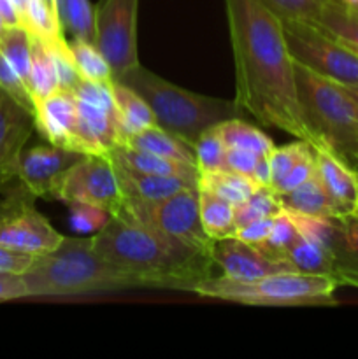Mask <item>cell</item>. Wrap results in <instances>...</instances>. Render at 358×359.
<instances>
[{
    "label": "cell",
    "instance_id": "cell-1",
    "mask_svg": "<svg viewBox=\"0 0 358 359\" xmlns=\"http://www.w3.org/2000/svg\"><path fill=\"white\" fill-rule=\"evenodd\" d=\"M223 2L235 67V104L260 125L311 144L283 21L262 0Z\"/></svg>",
    "mask_w": 358,
    "mask_h": 359
},
{
    "label": "cell",
    "instance_id": "cell-2",
    "mask_svg": "<svg viewBox=\"0 0 358 359\" xmlns=\"http://www.w3.org/2000/svg\"><path fill=\"white\" fill-rule=\"evenodd\" d=\"M100 258L135 277L142 287L192 291L200 280L213 277V252L154 231L137 221L111 216L93 235Z\"/></svg>",
    "mask_w": 358,
    "mask_h": 359
},
{
    "label": "cell",
    "instance_id": "cell-3",
    "mask_svg": "<svg viewBox=\"0 0 358 359\" xmlns=\"http://www.w3.org/2000/svg\"><path fill=\"white\" fill-rule=\"evenodd\" d=\"M21 277L28 298L86 297L142 287L135 277L97 255L93 237H63L58 248L35 256Z\"/></svg>",
    "mask_w": 358,
    "mask_h": 359
},
{
    "label": "cell",
    "instance_id": "cell-4",
    "mask_svg": "<svg viewBox=\"0 0 358 359\" xmlns=\"http://www.w3.org/2000/svg\"><path fill=\"white\" fill-rule=\"evenodd\" d=\"M298 105L311 146L358 175V107L339 83L295 63Z\"/></svg>",
    "mask_w": 358,
    "mask_h": 359
},
{
    "label": "cell",
    "instance_id": "cell-5",
    "mask_svg": "<svg viewBox=\"0 0 358 359\" xmlns=\"http://www.w3.org/2000/svg\"><path fill=\"white\" fill-rule=\"evenodd\" d=\"M118 81L146 100L160 128L192 147L204 132L244 114L235 100L193 93L168 83L142 65L126 72Z\"/></svg>",
    "mask_w": 358,
    "mask_h": 359
},
{
    "label": "cell",
    "instance_id": "cell-6",
    "mask_svg": "<svg viewBox=\"0 0 358 359\" xmlns=\"http://www.w3.org/2000/svg\"><path fill=\"white\" fill-rule=\"evenodd\" d=\"M339 283L332 277L300 272H279L253 280L209 277L195 284L192 293L204 298L260 307H330L336 305Z\"/></svg>",
    "mask_w": 358,
    "mask_h": 359
},
{
    "label": "cell",
    "instance_id": "cell-7",
    "mask_svg": "<svg viewBox=\"0 0 358 359\" xmlns=\"http://www.w3.org/2000/svg\"><path fill=\"white\" fill-rule=\"evenodd\" d=\"M118 216L137 221L204 252H213L214 241L207 237L200 221L199 188H185L154 202L125 200Z\"/></svg>",
    "mask_w": 358,
    "mask_h": 359
},
{
    "label": "cell",
    "instance_id": "cell-8",
    "mask_svg": "<svg viewBox=\"0 0 358 359\" xmlns=\"http://www.w3.org/2000/svg\"><path fill=\"white\" fill-rule=\"evenodd\" d=\"M284 37L295 63L344 86H358V55L312 23L286 21Z\"/></svg>",
    "mask_w": 358,
    "mask_h": 359
},
{
    "label": "cell",
    "instance_id": "cell-9",
    "mask_svg": "<svg viewBox=\"0 0 358 359\" xmlns=\"http://www.w3.org/2000/svg\"><path fill=\"white\" fill-rule=\"evenodd\" d=\"M49 200H62L67 205L88 203L111 216H118L125 202L111 158L98 154H84L67 168L53 184Z\"/></svg>",
    "mask_w": 358,
    "mask_h": 359
},
{
    "label": "cell",
    "instance_id": "cell-10",
    "mask_svg": "<svg viewBox=\"0 0 358 359\" xmlns=\"http://www.w3.org/2000/svg\"><path fill=\"white\" fill-rule=\"evenodd\" d=\"M137 13L139 0H98L93 7V42L107 60L114 81L140 65Z\"/></svg>",
    "mask_w": 358,
    "mask_h": 359
},
{
    "label": "cell",
    "instance_id": "cell-11",
    "mask_svg": "<svg viewBox=\"0 0 358 359\" xmlns=\"http://www.w3.org/2000/svg\"><path fill=\"white\" fill-rule=\"evenodd\" d=\"M37 196L20 181L0 202V244L28 255H44L63 241V235L35 209Z\"/></svg>",
    "mask_w": 358,
    "mask_h": 359
},
{
    "label": "cell",
    "instance_id": "cell-12",
    "mask_svg": "<svg viewBox=\"0 0 358 359\" xmlns=\"http://www.w3.org/2000/svg\"><path fill=\"white\" fill-rule=\"evenodd\" d=\"M34 130V114L0 88V189L18 181L21 154Z\"/></svg>",
    "mask_w": 358,
    "mask_h": 359
},
{
    "label": "cell",
    "instance_id": "cell-13",
    "mask_svg": "<svg viewBox=\"0 0 358 359\" xmlns=\"http://www.w3.org/2000/svg\"><path fill=\"white\" fill-rule=\"evenodd\" d=\"M35 130L53 146L84 153L79 137L77 102L72 91L58 90L49 97L35 102Z\"/></svg>",
    "mask_w": 358,
    "mask_h": 359
},
{
    "label": "cell",
    "instance_id": "cell-14",
    "mask_svg": "<svg viewBox=\"0 0 358 359\" xmlns=\"http://www.w3.org/2000/svg\"><path fill=\"white\" fill-rule=\"evenodd\" d=\"M84 154L46 144L25 149L20 160L18 181L37 198H48L56 179Z\"/></svg>",
    "mask_w": 358,
    "mask_h": 359
},
{
    "label": "cell",
    "instance_id": "cell-15",
    "mask_svg": "<svg viewBox=\"0 0 358 359\" xmlns=\"http://www.w3.org/2000/svg\"><path fill=\"white\" fill-rule=\"evenodd\" d=\"M213 262L220 266L223 277L234 280H253L270 273L293 272L286 265L274 262L255 245L242 242L237 237L214 241Z\"/></svg>",
    "mask_w": 358,
    "mask_h": 359
},
{
    "label": "cell",
    "instance_id": "cell-16",
    "mask_svg": "<svg viewBox=\"0 0 358 359\" xmlns=\"http://www.w3.org/2000/svg\"><path fill=\"white\" fill-rule=\"evenodd\" d=\"M316 170L332 202L336 217L358 212V175L323 149H314Z\"/></svg>",
    "mask_w": 358,
    "mask_h": 359
},
{
    "label": "cell",
    "instance_id": "cell-17",
    "mask_svg": "<svg viewBox=\"0 0 358 359\" xmlns=\"http://www.w3.org/2000/svg\"><path fill=\"white\" fill-rule=\"evenodd\" d=\"M107 156L111 158L112 163L128 168V170L164 175V177H178L188 184L199 186V168L193 167V165L179 163V161L157 156V154L147 153V151L133 149L128 146H116Z\"/></svg>",
    "mask_w": 358,
    "mask_h": 359
},
{
    "label": "cell",
    "instance_id": "cell-18",
    "mask_svg": "<svg viewBox=\"0 0 358 359\" xmlns=\"http://www.w3.org/2000/svg\"><path fill=\"white\" fill-rule=\"evenodd\" d=\"M333 233L330 252L336 263V280L339 286L358 287V212L332 217Z\"/></svg>",
    "mask_w": 358,
    "mask_h": 359
},
{
    "label": "cell",
    "instance_id": "cell-19",
    "mask_svg": "<svg viewBox=\"0 0 358 359\" xmlns=\"http://www.w3.org/2000/svg\"><path fill=\"white\" fill-rule=\"evenodd\" d=\"M114 165L118 175L119 189L125 200H140V202H154V200L167 198L185 188H199L178 177H164V175L142 174V172L128 170L125 167Z\"/></svg>",
    "mask_w": 358,
    "mask_h": 359
},
{
    "label": "cell",
    "instance_id": "cell-20",
    "mask_svg": "<svg viewBox=\"0 0 358 359\" xmlns=\"http://www.w3.org/2000/svg\"><path fill=\"white\" fill-rule=\"evenodd\" d=\"M121 146L147 151V153H153L157 154V156L168 158V160L179 161V163L197 167L195 151H193V147L190 146V144H186L185 140L179 139V137L168 133L167 130L160 128L158 125L147 126V128L139 130V132L130 133V135L123 140Z\"/></svg>",
    "mask_w": 358,
    "mask_h": 359
},
{
    "label": "cell",
    "instance_id": "cell-21",
    "mask_svg": "<svg viewBox=\"0 0 358 359\" xmlns=\"http://www.w3.org/2000/svg\"><path fill=\"white\" fill-rule=\"evenodd\" d=\"M276 196L281 209L288 210V212H297L312 217H325V219L336 217L332 202H330L329 195H326V189L323 186L321 179H319L318 170H314V174L307 181L302 182L298 188Z\"/></svg>",
    "mask_w": 358,
    "mask_h": 359
},
{
    "label": "cell",
    "instance_id": "cell-22",
    "mask_svg": "<svg viewBox=\"0 0 358 359\" xmlns=\"http://www.w3.org/2000/svg\"><path fill=\"white\" fill-rule=\"evenodd\" d=\"M199 209L202 228L211 241L235 237L237 224H235L234 205L228 200L199 186Z\"/></svg>",
    "mask_w": 358,
    "mask_h": 359
},
{
    "label": "cell",
    "instance_id": "cell-23",
    "mask_svg": "<svg viewBox=\"0 0 358 359\" xmlns=\"http://www.w3.org/2000/svg\"><path fill=\"white\" fill-rule=\"evenodd\" d=\"M112 97L121 123V144L130 133L157 125L150 105L139 93L119 81H112ZM119 144V146H121Z\"/></svg>",
    "mask_w": 358,
    "mask_h": 359
},
{
    "label": "cell",
    "instance_id": "cell-24",
    "mask_svg": "<svg viewBox=\"0 0 358 359\" xmlns=\"http://www.w3.org/2000/svg\"><path fill=\"white\" fill-rule=\"evenodd\" d=\"M283 262L293 272L326 276L336 280V263H333L332 252L323 245L302 237L300 233H298L293 245L288 249Z\"/></svg>",
    "mask_w": 358,
    "mask_h": 359
},
{
    "label": "cell",
    "instance_id": "cell-25",
    "mask_svg": "<svg viewBox=\"0 0 358 359\" xmlns=\"http://www.w3.org/2000/svg\"><path fill=\"white\" fill-rule=\"evenodd\" d=\"M28 88L35 102L49 97L60 90L58 74H56L55 60L51 51L41 39L32 35V62H30V79Z\"/></svg>",
    "mask_w": 358,
    "mask_h": 359
},
{
    "label": "cell",
    "instance_id": "cell-26",
    "mask_svg": "<svg viewBox=\"0 0 358 359\" xmlns=\"http://www.w3.org/2000/svg\"><path fill=\"white\" fill-rule=\"evenodd\" d=\"M312 25L358 49V13L343 0H329L319 20Z\"/></svg>",
    "mask_w": 358,
    "mask_h": 359
},
{
    "label": "cell",
    "instance_id": "cell-27",
    "mask_svg": "<svg viewBox=\"0 0 358 359\" xmlns=\"http://www.w3.org/2000/svg\"><path fill=\"white\" fill-rule=\"evenodd\" d=\"M23 27L30 32V35L41 39L46 44L65 41V28L58 11L44 0H28L23 13Z\"/></svg>",
    "mask_w": 358,
    "mask_h": 359
},
{
    "label": "cell",
    "instance_id": "cell-28",
    "mask_svg": "<svg viewBox=\"0 0 358 359\" xmlns=\"http://www.w3.org/2000/svg\"><path fill=\"white\" fill-rule=\"evenodd\" d=\"M216 128L227 149H248L260 156H269L270 151L276 147L262 130L248 125L241 118L228 119V121L218 125Z\"/></svg>",
    "mask_w": 358,
    "mask_h": 359
},
{
    "label": "cell",
    "instance_id": "cell-29",
    "mask_svg": "<svg viewBox=\"0 0 358 359\" xmlns=\"http://www.w3.org/2000/svg\"><path fill=\"white\" fill-rule=\"evenodd\" d=\"M199 186L211 189L213 193L220 195L221 198L228 200L232 205L246 202L256 189L260 188L255 181L246 175L237 174L232 170L211 172V174H200Z\"/></svg>",
    "mask_w": 358,
    "mask_h": 359
},
{
    "label": "cell",
    "instance_id": "cell-30",
    "mask_svg": "<svg viewBox=\"0 0 358 359\" xmlns=\"http://www.w3.org/2000/svg\"><path fill=\"white\" fill-rule=\"evenodd\" d=\"M69 48L81 79L93 81V83H111V81H114L107 60L104 58L100 49L95 46V42L88 41V39L74 37L69 42Z\"/></svg>",
    "mask_w": 358,
    "mask_h": 359
},
{
    "label": "cell",
    "instance_id": "cell-31",
    "mask_svg": "<svg viewBox=\"0 0 358 359\" xmlns=\"http://www.w3.org/2000/svg\"><path fill=\"white\" fill-rule=\"evenodd\" d=\"M0 51L28 84L32 62V35L25 27H6L0 34Z\"/></svg>",
    "mask_w": 358,
    "mask_h": 359
},
{
    "label": "cell",
    "instance_id": "cell-32",
    "mask_svg": "<svg viewBox=\"0 0 358 359\" xmlns=\"http://www.w3.org/2000/svg\"><path fill=\"white\" fill-rule=\"evenodd\" d=\"M56 9L65 32L93 42V7L90 0H56Z\"/></svg>",
    "mask_w": 358,
    "mask_h": 359
},
{
    "label": "cell",
    "instance_id": "cell-33",
    "mask_svg": "<svg viewBox=\"0 0 358 359\" xmlns=\"http://www.w3.org/2000/svg\"><path fill=\"white\" fill-rule=\"evenodd\" d=\"M199 174L228 170L227 168V146L221 140L216 126L209 128L193 144Z\"/></svg>",
    "mask_w": 358,
    "mask_h": 359
},
{
    "label": "cell",
    "instance_id": "cell-34",
    "mask_svg": "<svg viewBox=\"0 0 358 359\" xmlns=\"http://www.w3.org/2000/svg\"><path fill=\"white\" fill-rule=\"evenodd\" d=\"M298 230L293 224V221L290 219L286 210H281L279 214L274 219L272 231H270L269 237L263 242L256 244L255 248L260 249L265 256H269L270 259L277 263H283L284 265V255L288 252V249L293 245V242L297 241ZM290 269V266H288ZM291 270V269H290Z\"/></svg>",
    "mask_w": 358,
    "mask_h": 359
},
{
    "label": "cell",
    "instance_id": "cell-35",
    "mask_svg": "<svg viewBox=\"0 0 358 359\" xmlns=\"http://www.w3.org/2000/svg\"><path fill=\"white\" fill-rule=\"evenodd\" d=\"M281 210L283 209H281L279 202H277V196L274 195L272 189L258 188L248 200H246V202L234 207L235 224H237V228H241L255 219L277 216Z\"/></svg>",
    "mask_w": 358,
    "mask_h": 359
},
{
    "label": "cell",
    "instance_id": "cell-36",
    "mask_svg": "<svg viewBox=\"0 0 358 359\" xmlns=\"http://www.w3.org/2000/svg\"><path fill=\"white\" fill-rule=\"evenodd\" d=\"M283 23L304 21L316 23L329 0H262Z\"/></svg>",
    "mask_w": 358,
    "mask_h": 359
},
{
    "label": "cell",
    "instance_id": "cell-37",
    "mask_svg": "<svg viewBox=\"0 0 358 359\" xmlns=\"http://www.w3.org/2000/svg\"><path fill=\"white\" fill-rule=\"evenodd\" d=\"M312 153V146L307 140L298 139L297 142L288 144V146L274 147L269 154V165H270V175H272V188L276 182H279L302 158L309 156Z\"/></svg>",
    "mask_w": 358,
    "mask_h": 359
},
{
    "label": "cell",
    "instance_id": "cell-38",
    "mask_svg": "<svg viewBox=\"0 0 358 359\" xmlns=\"http://www.w3.org/2000/svg\"><path fill=\"white\" fill-rule=\"evenodd\" d=\"M0 88L11 95L16 102H20L25 109L35 114V100L32 97V91L28 84L21 79L20 74L16 72L9 60L0 51Z\"/></svg>",
    "mask_w": 358,
    "mask_h": 359
},
{
    "label": "cell",
    "instance_id": "cell-39",
    "mask_svg": "<svg viewBox=\"0 0 358 359\" xmlns=\"http://www.w3.org/2000/svg\"><path fill=\"white\" fill-rule=\"evenodd\" d=\"M46 44V42H44ZM51 51L53 60H55V67H56V74H58V83H60V90H67V91H74V88L79 84L81 76L76 69V63H74L72 53H70L69 42L60 41L55 42V44H46Z\"/></svg>",
    "mask_w": 358,
    "mask_h": 359
},
{
    "label": "cell",
    "instance_id": "cell-40",
    "mask_svg": "<svg viewBox=\"0 0 358 359\" xmlns=\"http://www.w3.org/2000/svg\"><path fill=\"white\" fill-rule=\"evenodd\" d=\"M70 223L77 233H98L111 214L88 203H70Z\"/></svg>",
    "mask_w": 358,
    "mask_h": 359
},
{
    "label": "cell",
    "instance_id": "cell-41",
    "mask_svg": "<svg viewBox=\"0 0 358 359\" xmlns=\"http://www.w3.org/2000/svg\"><path fill=\"white\" fill-rule=\"evenodd\" d=\"M314 170H316V158H314V147H312V153L309 154V156L302 158V160L298 161V163L295 165V167L291 168V170L288 172L279 182H276L270 189H272V193H276V195L291 191V189L298 188L302 182L307 181V179L314 174Z\"/></svg>",
    "mask_w": 358,
    "mask_h": 359
},
{
    "label": "cell",
    "instance_id": "cell-42",
    "mask_svg": "<svg viewBox=\"0 0 358 359\" xmlns=\"http://www.w3.org/2000/svg\"><path fill=\"white\" fill-rule=\"evenodd\" d=\"M34 258V255L14 251V249L0 244V272L2 273H18V276H21V273L30 269Z\"/></svg>",
    "mask_w": 358,
    "mask_h": 359
},
{
    "label": "cell",
    "instance_id": "cell-43",
    "mask_svg": "<svg viewBox=\"0 0 358 359\" xmlns=\"http://www.w3.org/2000/svg\"><path fill=\"white\" fill-rule=\"evenodd\" d=\"M260 160V154L248 149H227V168L237 174L246 175L253 181L256 163Z\"/></svg>",
    "mask_w": 358,
    "mask_h": 359
},
{
    "label": "cell",
    "instance_id": "cell-44",
    "mask_svg": "<svg viewBox=\"0 0 358 359\" xmlns=\"http://www.w3.org/2000/svg\"><path fill=\"white\" fill-rule=\"evenodd\" d=\"M274 219H276V216H269V217H262V219L251 221V223L237 228L235 237L241 238L242 242H248V244L251 245L260 244V242L265 241V238L270 235V231H272Z\"/></svg>",
    "mask_w": 358,
    "mask_h": 359
},
{
    "label": "cell",
    "instance_id": "cell-45",
    "mask_svg": "<svg viewBox=\"0 0 358 359\" xmlns=\"http://www.w3.org/2000/svg\"><path fill=\"white\" fill-rule=\"evenodd\" d=\"M28 298L27 284L23 277L18 273H2L0 272V302L21 300Z\"/></svg>",
    "mask_w": 358,
    "mask_h": 359
},
{
    "label": "cell",
    "instance_id": "cell-46",
    "mask_svg": "<svg viewBox=\"0 0 358 359\" xmlns=\"http://www.w3.org/2000/svg\"><path fill=\"white\" fill-rule=\"evenodd\" d=\"M0 16H2L6 27H23L21 16L13 0H0Z\"/></svg>",
    "mask_w": 358,
    "mask_h": 359
},
{
    "label": "cell",
    "instance_id": "cell-47",
    "mask_svg": "<svg viewBox=\"0 0 358 359\" xmlns=\"http://www.w3.org/2000/svg\"><path fill=\"white\" fill-rule=\"evenodd\" d=\"M340 86L344 88V91L350 95V98L354 102V105L358 107V86H344V84H340Z\"/></svg>",
    "mask_w": 358,
    "mask_h": 359
},
{
    "label": "cell",
    "instance_id": "cell-48",
    "mask_svg": "<svg viewBox=\"0 0 358 359\" xmlns=\"http://www.w3.org/2000/svg\"><path fill=\"white\" fill-rule=\"evenodd\" d=\"M13 4L16 6L18 13H20V16H21V23H23V13H25V9H27L28 0H13Z\"/></svg>",
    "mask_w": 358,
    "mask_h": 359
},
{
    "label": "cell",
    "instance_id": "cell-49",
    "mask_svg": "<svg viewBox=\"0 0 358 359\" xmlns=\"http://www.w3.org/2000/svg\"><path fill=\"white\" fill-rule=\"evenodd\" d=\"M344 4H347V6H358V0H343Z\"/></svg>",
    "mask_w": 358,
    "mask_h": 359
},
{
    "label": "cell",
    "instance_id": "cell-50",
    "mask_svg": "<svg viewBox=\"0 0 358 359\" xmlns=\"http://www.w3.org/2000/svg\"><path fill=\"white\" fill-rule=\"evenodd\" d=\"M44 2H46V4H49V6L55 7V9H56V0H44ZM56 11H58V9H56Z\"/></svg>",
    "mask_w": 358,
    "mask_h": 359
},
{
    "label": "cell",
    "instance_id": "cell-51",
    "mask_svg": "<svg viewBox=\"0 0 358 359\" xmlns=\"http://www.w3.org/2000/svg\"><path fill=\"white\" fill-rule=\"evenodd\" d=\"M4 28H6V23H4L2 16H0V34H2V30H4Z\"/></svg>",
    "mask_w": 358,
    "mask_h": 359
},
{
    "label": "cell",
    "instance_id": "cell-52",
    "mask_svg": "<svg viewBox=\"0 0 358 359\" xmlns=\"http://www.w3.org/2000/svg\"><path fill=\"white\" fill-rule=\"evenodd\" d=\"M351 7H353V9H354V11H357V13H358V6H351Z\"/></svg>",
    "mask_w": 358,
    "mask_h": 359
},
{
    "label": "cell",
    "instance_id": "cell-53",
    "mask_svg": "<svg viewBox=\"0 0 358 359\" xmlns=\"http://www.w3.org/2000/svg\"><path fill=\"white\" fill-rule=\"evenodd\" d=\"M351 49H353V51H354V53H357V55H358V49H354V48H351Z\"/></svg>",
    "mask_w": 358,
    "mask_h": 359
}]
</instances>
